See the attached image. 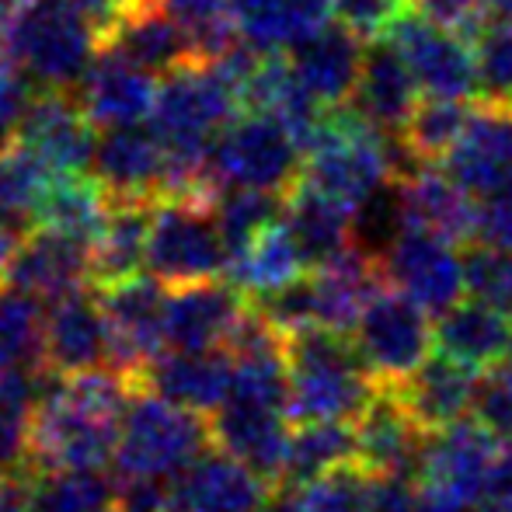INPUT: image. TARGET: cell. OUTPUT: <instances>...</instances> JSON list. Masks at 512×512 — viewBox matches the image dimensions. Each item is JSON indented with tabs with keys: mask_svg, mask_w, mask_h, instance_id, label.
<instances>
[{
	"mask_svg": "<svg viewBox=\"0 0 512 512\" xmlns=\"http://www.w3.org/2000/svg\"><path fill=\"white\" fill-rule=\"evenodd\" d=\"M133 380L112 366L53 377L46 373L28 418V471L108 467Z\"/></svg>",
	"mask_w": 512,
	"mask_h": 512,
	"instance_id": "cell-1",
	"label": "cell"
},
{
	"mask_svg": "<svg viewBox=\"0 0 512 512\" xmlns=\"http://www.w3.org/2000/svg\"><path fill=\"white\" fill-rule=\"evenodd\" d=\"M411 161L401 150L398 136H387L373 129L363 115L345 105L328 108L321 133L300 154V178L297 182L324 192L335 203L356 209L377 189L405 175Z\"/></svg>",
	"mask_w": 512,
	"mask_h": 512,
	"instance_id": "cell-2",
	"label": "cell"
},
{
	"mask_svg": "<svg viewBox=\"0 0 512 512\" xmlns=\"http://www.w3.org/2000/svg\"><path fill=\"white\" fill-rule=\"evenodd\" d=\"M283 359L286 415L293 425L321 422V418L352 422L380 387L359 363L352 338L321 324L290 331L283 342Z\"/></svg>",
	"mask_w": 512,
	"mask_h": 512,
	"instance_id": "cell-3",
	"label": "cell"
},
{
	"mask_svg": "<svg viewBox=\"0 0 512 512\" xmlns=\"http://www.w3.org/2000/svg\"><path fill=\"white\" fill-rule=\"evenodd\" d=\"M102 35L74 0H28L4 28V53L35 88L74 91Z\"/></svg>",
	"mask_w": 512,
	"mask_h": 512,
	"instance_id": "cell-4",
	"label": "cell"
},
{
	"mask_svg": "<svg viewBox=\"0 0 512 512\" xmlns=\"http://www.w3.org/2000/svg\"><path fill=\"white\" fill-rule=\"evenodd\" d=\"M209 446V415L171 405L147 387H133L108 467L115 478H171Z\"/></svg>",
	"mask_w": 512,
	"mask_h": 512,
	"instance_id": "cell-5",
	"label": "cell"
},
{
	"mask_svg": "<svg viewBox=\"0 0 512 512\" xmlns=\"http://www.w3.org/2000/svg\"><path fill=\"white\" fill-rule=\"evenodd\" d=\"M143 265L168 290L223 276L227 244L209 209V196H164L150 203Z\"/></svg>",
	"mask_w": 512,
	"mask_h": 512,
	"instance_id": "cell-6",
	"label": "cell"
},
{
	"mask_svg": "<svg viewBox=\"0 0 512 512\" xmlns=\"http://www.w3.org/2000/svg\"><path fill=\"white\" fill-rule=\"evenodd\" d=\"M206 175L213 189L230 185L286 196L300 178V150L272 115H234L209 143Z\"/></svg>",
	"mask_w": 512,
	"mask_h": 512,
	"instance_id": "cell-7",
	"label": "cell"
},
{
	"mask_svg": "<svg viewBox=\"0 0 512 512\" xmlns=\"http://www.w3.org/2000/svg\"><path fill=\"white\" fill-rule=\"evenodd\" d=\"M352 349L380 387H394L432 352V317L394 286H380L349 331Z\"/></svg>",
	"mask_w": 512,
	"mask_h": 512,
	"instance_id": "cell-8",
	"label": "cell"
},
{
	"mask_svg": "<svg viewBox=\"0 0 512 512\" xmlns=\"http://www.w3.org/2000/svg\"><path fill=\"white\" fill-rule=\"evenodd\" d=\"M108 324V366L136 384L140 373L164 352V297L168 286L154 276H126L95 286Z\"/></svg>",
	"mask_w": 512,
	"mask_h": 512,
	"instance_id": "cell-9",
	"label": "cell"
},
{
	"mask_svg": "<svg viewBox=\"0 0 512 512\" xmlns=\"http://www.w3.org/2000/svg\"><path fill=\"white\" fill-rule=\"evenodd\" d=\"M384 39L401 53V60H405V67L418 84V95L450 98V102H474L478 98L474 49L457 32L405 11Z\"/></svg>",
	"mask_w": 512,
	"mask_h": 512,
	"instance_id": "cell-10",
	"label": "cell"
},
{
	"mask_svg": "<svg viewBox=\"0 0 512 512\" xmlns=\"http://www.w3.org/2000/svg\"><path fill=\"white\" fill-rule=\"evenodd\" d=\"M380 269H384L387 286L415 300L432 321L464 297V269H460L457 244L443 241L429 230H401L398 241L380 258Z\"/></svg>",
	"mask_w": 512,
	"mask_h": 512,
	"instance_id": "cell-11",
	"label": "cell"
},
{
	"mask_svg": "<svg viewBox=\"0 0 512 512\" xmlns=\"http://www.w3.org/2000/svg\"><path fill=\"white\" fill-rule=\"evenodd\" d=\"M443 171L474 199L512 178V105L474 98L453 147L443 154Z\"/></svg>",
	"mask_w": 512,
	"mask_h": 512,
	"instance_id": "cell-12",
	"label": "cell"
},
{
	"mask_svg": "<svg viewBox=\"0 0 512 512\" xmlns=\"http://www.w3.org/2000/svg\"><path fill=\"white\" fill-rule=\"evenodd\" d=\"M499 443L502 439L492 436L467 411L464 418L425 436L418 481L429 488H439V492L457 495V499L471 502V506H481L488 467H492L495 453H499Z\"/></svg>",
	"mask_w": 512,
	"mask_h": 512,
	"instance_id": "cell-13",
	"label": "cell"
},
{
	"mask_svg": "<svg viewBox=\"0 0 512 512\" xmlns=\"http://www.w3.org/2000/svg\"><path fill=\"white\" fill-rule=\"evenodd\" d=\"M42 363L53 377L108 366V324L95 286H81L46 304Z\"/></svg>",
	"mask_w": 512,
	"mask_h": 512,
	"instance_id": "cell-14",
	"label": "cell"
},
{
	"mask_svg": "<svg viewBox=\"0 0 512 512\" xmlns=\"http://www.w3.org/2000/svg\"><path fill=\"white\" fill-rule=\"evenodd\" d=\"M269 499V481L213 446L168 478V512H255Z\"/></svg>",
	"mask_w": 512,
	"mask_h": 512,
	"instance_id": "cell-15",
	"label": "cell"
},
{
	"mask_svg": "<svg viewBox=\"0 0 512 512\" xmlns=\"http://www.w3.org/2000/svg\"><path fill=\"white\" fill-rule=\"evenodd\" d=\"M290 415L283 408L248 405V401L223 398L209 411V436L213 446L241 460L244 467L269 481L272 492L279 488L286 464V446H290Z\"/></svg>",
	"mask_w": 512,
	"mask_h": 512,
	"instance_id": "cell-16",
	"label": "cell"
},
{
	"mask_svg": "<svg viewBox=\"0 0 512 512\" xmlns=\"http://www.w3.org/2000/svg\"><path fill=\"white\" fill-rule=\"evenodd\" d=\"M352 436H356V464L366 478L377 474L418 478L429 432L418 429L391 387H377L370 394V401L352 418Z\"/></svg>",
	"mask_w": 512,
	"mask_h": 512,
	"instance_id": "cell-17",
	"label": "cell"
},
{
	"mask_svg": "<svg viewBox=\"0 0 512 512\" xmlns=\"http://www.w3.org/2000/svg\"><path fill=\"white\" fill-rule=\"evenodd\" d=\"M70 95L77 98L81 112L95 129L133 126V122H147L157 95V77L140 63L102 46Z\"/></svg>",
	"mask_w": 512,
	"mask_h": 512,
	"instance_id": "cell-18",
	"label": "cell"
},
{
	"mask_svg": "<svg viewBox=\"0 0 512 512\" xmlns=\"http://www.w3.org/2000/svg\"><path fill=\"white\" fill-rule=\"evenodd\" d=\"M244 307H248V297L220 276L175 286L164 297V349H223Z\"/></svg>",
	"mask_w": 512,
	"mask_h": 512,
	"instance_id": "cell-19",
	"label": "cell"
},
{
	"mask_svg": "<svg viewBox=\"0 0 512 512\" xmlns=\"http://www.w3.org/2000/svg\"><path fill=\"white\" fill-rule=\"evenodd\" d=\"M14 143L32 150L49 171H84L95 150V126L81 112L77 98L70 91H42L32 95Z\"/></svg>",
	"mask_w": 512,
	"mask_h": 512,
	"instance_id": "cell-20",
	"label": "cell"
},
{
	"mask_svg": "<svg viewBox=\"0 0 512 512\" xmlns=\"http://www.w3.org/2000/svg\"><path fill=\"white\" fill-rule=\"evenodd\" d=\"M88 168L95 171V182L108 199H136V203L161 199L164 150L140 122L102 129V136H95Z\"/></svg>",
	"mask_w": 512,
	"mask_h": 512,
	"instance_id": "cell-21",
	"label": "cell"
},
{
	"mask_svg": "<svg viewBox=\"0 0 512 512\" xmlns=\"http://www.w3.org/2000/svg\"><path fill=\"white\" fill-rule=\"evenodd\" d=\"M401 199L405 227L429 230L450 244L478 241V199L464 192L436 164H411L405 175L394 178Z\"/></svg>",
	"mask_w": 512,
	"mask_h": 512,
	"instance_id": "cell-22",
	"label": "cell"
},
{
	"mask_svg": "<svg viewBox=\"0 0 512 512\" xmlns=\"http://www.w3.org/2000/svg\"><path fill=\"white\" fill-rule=\"evenodd\" d=\"M4 283L18 286L39 304H53L63 293L91 286V248L49 227H32L21 234Z\"/></svg>",
	"mask_w": 512,
	"mask_h": 512,
	"instance_id": "cell-23",
	"label": "cell"
},
{
	"mask_svg": "<svg viewBox=\"0 0 512 512\" xmlns=\"http://www.w3.org/2000/svg\"><path fill=\"white\" fill-rule=\"evenodd\" d=\"M418 84L405 67L401 53L387 39H373L363 46V63H359L356 88L349 95V108L363 115L373 129L387 136H398L405 129L411 108L418 105Z\"/></svg>",
	"mask_w": 512,
	"mask_h": 512,
	"instance_id": "cell-24",
	"label": "cell"
},
{
	"mask_svg": "<svg viewBox=\"0 0 512 512\" xmlns=\"http://www.w3.org/2000/svg\"><path fill=\"white\" fill-rule=\"evenodd\" d=\"M363 39L335 25H321L317 32H310L307 39H300L297 46H290V70L300 81V88L307 91L314 102L324 108L345 105L356 88L359 63H363Z\"/></svg>",
	"mask_w": 512,
	"mask_h": 512,
	"instance_id": "cell-25",
	"label": "cell"
},
{
	"mask_svg": "<svg viewBox=\"0 0 512 512\" xmlns=\"http://www.w3.org/2000/svg\"><path fill=\"white\" fill-rule=\"evenodd\" d=\"M474 380H478V370H471V366L432 349L391 391L398 394V401L415 418L418 429L436 432L471 411Z\"/></svg>",
	"mask_w": 512,
	"mask_h": 512,
	"instance_id": "cell-26",
	"label": "cell"
},
{
	"mask_svg": "<svg viewBox=\"0 0 512 512\" xmlns=\"http://www.w3.org/2000/svg\"><path fill=\"white\" fill-rule=\"evenodd\" d=\"M136 387L161 394L171 405H182L199 415H209L230 387V356L223 349L182 352L164 349L147 370L140 373Z\"/></svg>",
	"mask_w": 512,
	"mask_h": 512,
	"instance_id": "cell-27",
	"label": "cell"
},
{
	"mask_svg": "<svg viewBox=\"0 0 512 512\" xmlns=\"http://www.w3.org/2000/svg\"><path fill=\"white\" fill-rule=\"evenodd\" d=\"M512 335V317L502 307H492L485 300H457L432 321V349L471 370L485 373L499 366L502 352Z\"/></svg>",
	"mask_w": 512,
	"mask_h": 512,
	"instance_id": "cell-28",
	"label": "cell"
},
{
	"mask_svg": "<svg viewBox=\"0 0 512 512\" xmlns=\"http://www.w3.org/2000/svg\"><path fill=\"white\" fill-rule=\"evenodd\" d=\"M102 46L122 53L126 60L140 63L150 74H168V70L196 60L185 35L171 25V18L154 0L122 7L115 25L108 28V35L102 39Z\"/></svg>",
	"mask_w": 512,
	"mask_h": 512,
	"instance_id": "cell-29",
	"label": "cell"
},
{
	"mask_svg": "<svg viewBox=\"0 0 512 512\" xmlns=\"http://www.w3.org/2000/svg\"><path fill=\"white\" fill-rule=\"evenodd\" d=\"M283 223L304 258L307 272L331 262L352 244V209L335 203L324 192L297 182L283 196Z\"/></svg>",
	"mask_w": 512,
	"mask_h": 512,
	"instance_id": "cell-30",
	"label": "cell"
},
{
	"mask_svg": "<svg viewBox=\"0 0 512 512\" xmlns=\"http://www.w3.org/2000/svg\"><path fill=\"white\" fill-rule=\"evenodd\" d=\"M307 265L300 258L297 244H293L290 230H286L283 216L276 223H269L265 230H258L241 251L227 258L223 265V279L230 286L244 293L248 300L265 297V293L279 290V286L293 283L297 276H304Z\"/></svg>",
	"mask_w": 512,
	"mask_h": 512,
	"instance_id": "cell-31",
	"label": "cell"
},
{
	"mask_svg": "<svg viewBox=\"0 0 512 512\" xmlns=\"http://www.w3.org/2000/svg\"><path fill=\"white\" fill-rule=\"evenodd\" d=\"M150 203L136 199H108L105 220L91 241V286L119 283L143 269L147 251Z\"/></svg>",
	"mask_w": 512,
	"mask_h": 512,
	"instance_id": "cell-32",
	"label": "cell"
},
{
	"mask_svg": "<svg viewBox=\"0 0 512 512\" xmlns=\"http://www.w3.org/2000/svg\"><path fill=\"white\" fill-rule=\"evenodd\" d=\"M342 464H356V436L352 422L342 418H321V422H297L290 429V446H286L283 478L276 492L297 488L304 481L317 478L324 471H335Z\"/></svg>",
	"mask_w": 512,
	"mask_h": 512,
	"instance_id": "cell-33",
	"label": "cell"
},
{
	"mask_svg": "<svg viewBox=\"0 0 512 512\" xmlns=\"http://www.w3.org/2000/svg\"><path fill=\"white\" fill-rule=\"evenodd\" d=\"M108 196L95 178H84V171H60L49 182L46 196L35 213V227H49L56 234L77 237L91 248L98 227L105 220Z\"/></svg>",
	"mask_w": 512,
	"mask_h": 512,
	"instance_id": "cell-34",
	"label": "cell"
},
{
	"mask_svg": "<svg viewBox=\"0 0 512 512\" xmlns=\"http://www.w3.org/2000/svg\"><path fill=\"white\" fill-rule=\"evenodd\" d=\"M39 512H102L115 499L108 467H42L28 471Z\"/></svg>",
	"mask_w": 512,
	"mask_h": 512,
	"instance_id": "cell-35",
	"label": "cell"
},
{
	"mask_svg": "<svg viewBox=\"0 0 512 512\" xmlns=\"http://www.w3.org/2000/svg\"><path fill=\"white\" fill-rule=\"evenodd\" d=\"M42 324H46V304L21 293L18 286L0 283V370L46 373Z\"/></svg>",
	"mask_w": 512,
	"mask_h": 512,
	"instance_id": "cell-36",
	"label": "cell"
},
{
	"mask_svg": "<svg viewBox=\"0 0 512 512\" xmlns=\"http://www.w3.org/2000/svg\"><path fill=\"white\" fill-rule=\"evenodd\" d=\"M56 171H49L32 150L21 143H4L0 147V216L25 234L35 227V213L46 196Z\"/></svg>",
	"mask_w": 512,
	"mask_h": 512,
	"instance_id": "cell-37",
	"label": "cell"
},
{
	"mask_svg": "<svg viewBox=\"0 0 512 512\" xmlns=\"http://www.w3.org/2000/svg\"><path fill=\"white\" fill-rule=\"evenodd\" d=\"M464 119H467V102L422 95L418 105L411 108L405 129L398 133V143L411 164H436L453 147Z\"/></svg>",
	"mask_w": 512,
	"mask_h": 512,
	"instance_id": "cell-38",
	"label": "cell"
},
{
	"mask_svg": "<svg viewBox=\"0 0 512 512\" xmlns=\"http://www.w3.org/2000/svg\"><path fill=\"white\" fill-rule=\"evenodd\" d=\"M209 209L216 216V227L227 244V258L234 251H241L258 230H265L269 223H276L283 216V196H272V192L258 189H220L209 192Z\"/></svg>",
	"mask_w": 512,
	"mask_h": 512,
	"instance_id": "cell-39",
	"label": "cell"
},
{
	"mask_svg": "<svg viewBox=\"0 0 512 512\" xmlns=\"http://www.w3.org/2000/svg\"><path fill=\"white\" fill-rule=\"evenodd\" d=\"M46 373L0 370V474L28 467V418Z\"/></svg>",
	"mask_w": 512,
	"mask_h": 512,
	"instance_id": "cell-40",
	"label": "cell"
},
{
	"mask_svg": "<svg viewBox=\"0 0 512 512\" xmlns=\"http://www.w3.org/2000/svg\"><path fill=\"white\" fill-rule=\"evenodd\" d=\"M154 4L161 7L171 18V25L185 35L192 56H196L199 63L216 60V56L227 53L237 42L227 0H154Z\"/></svg>",
	"mask_w": 512,
	"mask_h": 512,
	"instance_id": "cell-41",
	"label": "cell"
},
{
	"mask_svg": "<svg viewBox=\"0 0 512 512\" xmlns=\"http://www.w3.org/2000/svg\"><path fill=\"white\" fill-rule=\"evenodd\" d=\"M366 474L359 464H342L324 471L297 488H286V499L297 512H363L366 502Z\"/></svg>",
	"mask_w": 512,
	"mask_h": 512,
	"instance_id": "cell-42",
	"label": "cell"
},
{
	"mask_svg": "<svg viewBox=\"0 0 512 512\" xmlns=\"http://www.w3.org/2000/svg\"><path fill=\"white\" fill-rule=\"evenodd\" d=\"M474 70H478V98L512 105V25L488 18L471 39Z\"/></svg>",
	"mask_w": 512,
	"mask_h": 512,
	"instance_id": "cell-43",
	"label": "cell"
},
{
	"mask_svg": "<svg viewBox=\"0 0 512 512\" xmlns=\"http://www.w3.org/2000/svg\"><path fill=\"white\" fill-rule=\"evenodd\" d=\"M460 269H464L467 297L485 300V304L502 307L509 314V304H512V255L509 251H499L485 241H471L464 255H460Z\"/></svg>",
	"mask_w": 512,
	"mask_h": 512,
	"instance_id": "cell-44",
	"label": "cell"
},
{
	"mask_svg": "<svg viewBox=\"0 0 512 512\" xmlns=\"http://www.w3.org/2000/svg\"><path fill=\"white\" fill-rule=\"evenodd\" d=\"M234 32L255 53H283L290 49V21L286 0H227Z\"/></svg>",
	"mask_w": 512,
	"mask_h": 512,
	"instance_id": "cell-45",
	"label": "cell"
},
{
	"mask_svg": "<svg viewBox=\"0 0 512 512\" xmlns=\"http://www.w3.org/2000/svg\"><path fill=\"white\" fill-rule=\"evenodd\" d=\"M408 11V0H335L338 25L349 28L356 39L373 42L384 39L391 32V25Z\"/></svg>",
	"mask_w": 512,
	"mask_h": 512,
	"instance_id": "cell-46",
	"label": "cell"
},
{
	"mask_svg": "<svg viewBox=\"0 0 512 512\" xmlns=\"http://www.w3.org/2000/svg\"><path fill=\"white\" fill-rule=\"evenodd\" d=\"M471 415L485 425L492 436L509 439L512 436V384L499 370H485L474 380Z\"/></svg>",
	"mask_w": 512,
	"mask_h": 512,
	"instance_id": "cell-47",
	"label": "cell"
},
{
	"mask_svg": "<svg viewBox=\"0 0 512 512\" xmlns=\"http://www.w3.org/2000/svg\"><path fill=\"white\" fill-rule=\"evenodd\" d=\"M408 11L471 42L488 21L485 0H408Z\"/></svg>",
	"mask_w": 512,
	"mask_h": 512,
	"instance_id": "cell-48",
	"label": "cell"
},
{
	"mask_svg": "<svg viewBox=\"0 0 512 512\" xmlns=\"http://www.w3.org/2000/svg\"><path fill=\"white\" fill-rule=\"evenodd\" d=\"M478 241L512 255V178L478 199Z\"/></svg>",
	"mask_w": 512,
	"mask_h": 512,
	"instance_id": "cell-49",
	"label": "cell"
},
{
	"mask_svg": "<svg viewBox=\"0 0 512 512\" xmlns=\"http://www.w3.org/2000/svg\"><path fill=\"white\" fill-rule=\"evenodd\" d=\"M32 95H35V84L4 56L0 60V147L14 140V129H18Z\"/></svg>",
	"mask_w": 512,
	"mask_h": 512,
	"instance_id": "cell-50",
	"label": "cell"
},
{
	"mask_svg": "<svg viewBox=\"0 0 512 512\" xmlns=\"http://www.w3.org/2000/svg\"><path fill=\"white\" fill-rule=\"evenodd\" d=\"M363 512H418V478H408V474L370 478Z\"/></svg>",
	"mask_w": 512,
	"mask_h": 512,
	"instance_id": "cell-51",
	"label": "cell"
},
{
	"mask_svg": "<svg viewBox=\"0 0 512 512\" xmlns=\"http://www.w3.org/2000/svg\"><path fill=\"white\" fill-rule=\"evenodd\" d=\"M485 512H512V436L502 439L492 467H488L485 492H481Z\"/></svg>",
	"mask_w": 512,
	"mask_h": 512,
	"instance_id": "cell-52",
	"label": "cell"
},
{
	"mask_svg": "<svg viewBox=\"0 0 512 512\" xmlns=\"http://www.w3.org/2000/svg\"><path fill=\"white\" fill-rule=\"evenodd\" d=\"M335 14V0H286V21H290V46L307 39Z\"/></svg>",
	"mask_w": 512,
	"mask_h": 512,
	"instance_id": "cell-53",
	"label": "cell"
},
{
	"mask_svg": "<svg viewBox=\"0 0 512 512\" xmlns=\"http://www.w3.org/2000/svg\"><path fill=\"white\" fill-rule=\"evenodd\" d=\"M0 512H39L32 499V485H28V467L0 474Z\"/></svg>",
	"mask_w": 512,
	"mask_h": 512,
	"instance_id": "cell-54",
	"label": "cell"
},
{
	"mask_svg": "<svg viewBox=\"0 0 512 512\" xmlns=\"http://www.w3.org/2000/svg\"><path fill=\"white\" fill-rule=\"evenodd\" d=\"M18 244H21V230L0 216V283L7 279V269H11V258L18 251Z\"/></svg>",
	"mask_w": 512,
	"mask_h": 512,
	"instance_id": "cell-55",
	"label": "cell"
},
{
	"mask_svg": "<svg viewBox=\"0 0 512 512\" xmlns=\"http://www.w3.org/2000/svg\"><path fill=\"white\" fill-rule=\"evenodd\" d=\"M485 11L492 21H502V25H512V0H485Z\"/></svg>",
	"mask_w": 512,
	"mask_h": 512,
	"instance_id": "cell-56",
	"label": "cell"
},
{
	"mask_svg": "<svg viewBox=\"0 0 512 512\" xmlns=\"http://www.w3.org/2000/svg\"><path fill=\"white\" fill-rule=\"evenodd\" d=\"M28 0H0V28H7L14 21V14L25 7Z\"/></svg>",
	"mask_w": 512,
	"mask_h": 512,
	"instance_id": "cell-57",
	"label": "cell"
},
{
	"mask_svg": "<svg viewBox=\"0 0 512 512\" xmlns=\"http://www.w3.org/2000/svg\"><path fill=\"white\" fill-rule=\"evenodd\" d=\"M495 370H499L502 377L512 384V335H509V345H506V352H502V359H499V366H495Z\"/></svg>",
	"mask_w": 512,
	"mask_h": 512,
	"instance_id": "cell-58",
	"label": "cell"
},
{
	"mask_svg": "<svg viewBox=\"0 0 512 512\" xmlns=\"http://www.w3.org/2000/svg\"><path fill=\"white\" fill-rule=\"evenodd\" d=\"M115 4H119V11H122V7H133V4H143V0H115Z\"/></svg>",
	"mask_w": 512,
	"mask_h": 512,
	"instance_id": "cell-59",
	"label": "cell"
},
{
	"mask_svg": "<svg viewBox=\"0 0 512 512\" xmlns=\"http://www.w3.org/2000/svg\"><path fill=\"white\" fill-rule=\"evenodd\" d=\"M102 512H115V506H108V509H102Z\"/></svg>",
	"mask_w": 512,
	"mask_h": 512,
	"instance_id": "cell-60",
	"label": "cell"
},
{
	"mask_svg": "<svg viewBox=\"0 0 512 512\" xmlns=\"http://www.w3.org/2000/svg\"><path fill=\"white\" fill-rule=\"evenodd\" d=\"M509 314H512V304H509Z\"/></svg>",
	"mask_w": 512,
	"mask_h": 512,
	"instance_id": "cell-61",
	"label": "cell"
},
{
	"mask_svg": "<svg viewBox=\"0 0 512 512\" xmlns=\"http://www.w3.org/2000/svg\"><path fill=\"white\" fill-rule=\"evenodd\" d=\"M262 509H265V506H262ZM262 509H255V512H262Z\"/></svg>",
	"mask_w": 512,
	"mask_h": 512,
	"instance_id": "cell-62",
	"label": "cell"
},
{
	"mask_svg": "<svg viewBox=\"0 0 512 512\" xmlns=\"http://www.w3.org/2000/svg\"><path fill=\"white\" fill-rule=\"evenodd\" d=\"M481 512H485V509H481Z\"/></svg>",
	"mask_w": 512,
	"mask_h": 512,
	"instance_id": "cell-63",
	"label": "cell"
}]
</instances>
